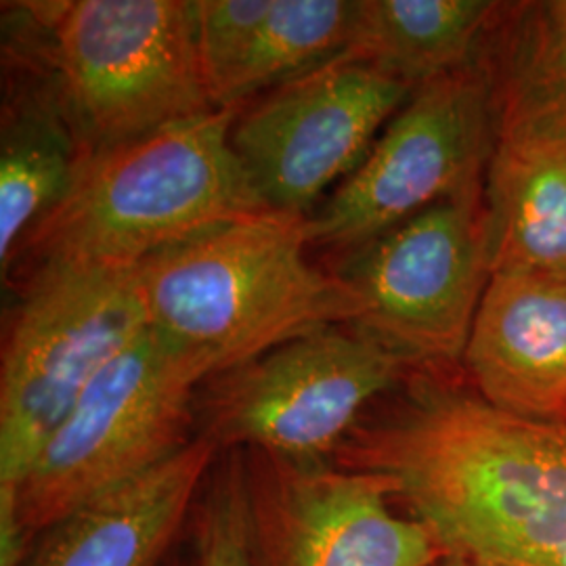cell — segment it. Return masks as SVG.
Here are the masks:
<instances>
[{
  "instance_id": "9a60e30c",
  "label": "cell",
  "mask_w": 566,
  "mask_h": 566,
  "mask_svg": "<svg viewBox=\"0 0 566 566\" xmlns=\"http://www.w3.org/2000/svg\"><path fill=\"white\" fill-rule=\"evenodd\" d=\"M489 269L566 275V147L497 137L486 166Z\"/></svg>"
},
{
  "instance_id": "6da1fadb",
  "label": "cell",
  "mask_w": 566,
  "mask_h": 566,
  "mask_svg": "<svg viewBox=\"0 0 566 566\" xmlns=\"http://www.w3.org/2000/svg\"><path fill=\"white\" fill-rule=\"evenodd\" d=\"M332 464L380 476L451 558L566 566V420L486 403L462 365L409 367Z\"/></svg>"
},
{
  "instance_id": "4fadbf2b",
  "label": "cell",
  "mask_w": 566,
  "mask_h": 566,
  "mask_svg": "<svg viewBox=\"0 0 566 566\" xmlns=\"http://www.w3.org/2000/svg\"><path fill=\"white\" fill-rule=\"evenodd\" d=\"M219 458L203 439L49 526L23 566H164Z\"/></svg>"
},
{
  "instance_id": "9c48e42d",
  "label": "cell",
  "mask_w": 566,
  "mask_h": 566,
  "mask_svg": "<svg viewBox=\"0 0 566 566\" xmlns=\"http://www.w3.org/2000/svg\"><path fill=\"white\" fill-rule=\"evenodd\" d=\"M329 271L353 292V329L407 365H462L491 277L485 189L434 203L334 254Z\"/></svg>"
},
{
  "instance_id": "ba28073f",
  "label": "cell",
  "mask_w": 566,
  "mask_h": 566,
  "mask_svg": "<svg viewBox=\"0 0 566 566\" xmlns=\"http://www.w3.org/2000/svg\"><path fill=\"white\" fill-rule=\"evenodd\" d=\"M495 128L483 61L416 86L361 166L306 217L311 248L334 256L434 203L483 191Z\"/></svg>"
},
{
  "instance_id": "8992f818",
  "label": "cell",
  "mask_w": 566,
  "mask_h": 566,
  "mask_svg": "<svg viewBox=\"0 0 566 566\" xmlns=\"http://www.w3.org/2000/svg\"><path fill=\"white\" fill-rule=\"evenodd\" d=\"M203 380L147 327L84 390L0 512H13L34 546L74 510L170 460L196 441Z\"/></svg>"
},
{
  "instance_id": "ac0fdd59",
  "label": "cell",
  "mask_w": 566,
  "mask_h": 566,
  "mask_svg": "<svg viewBox=\"0 0 566 566\" xmlns=\"http://www.w3.org/2000/svg\"><path fill=\"white\" fill-rule=\"evenodd\" d=\"M355 11L357 0H273L227 88L223 107H240L343 57Z\"/></svg>"
},
{
  "instance_id": "7c38bea8",
  "label": "cell",
  "mask_w": 566,
  "mask_h": 566,
  "mask_svg": "<svg viewBox=\"0 0 566 566\" xmlns=\"http://www.w3.org/2000/svg\"><path fill=\"white\" fill-rule=\"evenodd\" d=\"M462 371L486 403L531 420H566V275L495 271Z\"/></svg>"
},
{
  "instance_id": "8fae6325",
  "label": "cell",
  "mask_w": 566,
  "mask_h": 566,
  "mask_svg": "<svg viewBox=\"0 0 566 566\" xmlns=\"http://www.w3.org/2000/svg\"><path fill=\"white\" fill-rule=\"evenodd\" d=\"M254 566H434L446 549L376 474L243 451Z\"/></svg>"
},
{
  "instance_id": "e0dca14e",
  "label": "cell",
  "mask_w": 566,
  "mask_h": 566,
  "mask_svg": "<svg viewBox=\"0 0 566 566\" xmlns=\"http://www.w3.org/2000/svg\"><path fill=\"white\" fill-rule=\"evenodd\" d=\"M506 2L357 0L346 57L409 86L479 63Z\"/></svg>"
},
{
  "instance_id": "ffe728a7",
  "label": "cell",
  "mask_w": 566,
  "mask_h": 566,
  "mask_svg": "<svg viewBox=\"0 0 566 566\" xmlns=\"http://www.w3.org/2000/svg\"><path fill=\"white\" fill-rule=\"evenodd\" d=\"M273 0H193V32L210 103L224 109L227 88Z\"/></svg>"
},
{
  "instance_id": "7a4b0ae2",
  "label": "cell",
  "mask_w": 566,
  "mask_h": 566,
  "mask_svg": "<svg viewBox=\"0 0 566 566\" xmlns=\"http://www.w3.org/2000/svg\"><path fill=\"white\" fill-rule=\"evenodd\" d=\"M306 214L263 210L137 264L147 327L206 378L325 325H350L353 292L308 259Z\"/></svg>"
},
{
  "instance_id": "2e32d148",
  "label": "cell",
  "mask_w": 566,
  "mask_h": 566,
  "mask_svg": "<svg viewBox=\"0 0 566 566\" xmlns=\"http://www.w3.org/2000/svg\"><path fill=\"white\" fill-rule=\"evenodd\" d=\"M495 139L566 147V0L506 2L483 51Z\"/></svg>"
},
{
  "instance_id": "5b68a950",
  "label": "cell",
  "mask_w": 566,
  "mask_h": 566,
  "mask_svg": "<svg viewBox=\"0 0 566 566\" xmlns=\"http://www.w3.org/2000/svg\"><path fill=\"white\" fill-rule=\"evenodd\" d=\"M7 283L13 301L0 355V504L15 502L84 390L147 329L137 266L44 263Z\"/></svg>"
},
{
  "instance_id": "44dd1931",
  "label": "cell",
  "mask_w": 566,
  "mask_h": 566,
  "mask_svg": "<svg viewBox=\"0 0 566 566\" xmlns=\"http://www.w3.org/2000/svg\"><path fill=\"white\" fill-rule=\"evenodd\" d=\"M434 566H481V565H472V563H465V560H460V558H451V556H446L441 563H437Z\"/></svg>"
},
{
  "instance_id": "30bf717a",
  "label": "cell",
  "mask_w": 566,
  "mask_h": 566,
  "mask_svg": "<svg viewBox=\"0 0 566 566\" xmlns=\"http://www.w3.org/2000/svg\"><path fill=\"white\" fill-rule=\"evenodd\" d=\"M413 86L338 57L256 97L231 126V147L266 210L311 214L348 179Z\"/></svg>"
},
{
  "instance_id": "3957f363",
  "label": "cell",
  "mask_w": 566,
  "mask_h": 566,
  "mask_svg": "<svg viewBox=\"0 0 566 566\" xmlns=\"http://www.w3.org/2000/svg\"><path fill=\"white\" fill-rule=\"evenodd\" d=\"M240 107L86 154L15 252L2 283L44 263L130 269L168 245L266 210L231 147Z\"/></svg>"
},
{
  "instance_id": "5bb4252c",
  "label": "cell",
  "mask_w": 566,
  "mask_h": 566,
  "mask_svg": "<svg viewBox=\"0 0 566 566\" xmlns=\"http://www.w3.org/2000/svg\"><path fill=\"white\" fill-rule=\"evenodd\" d=\"M81 147L57 86L34 51L2 28L0 273L34 224L60 202Z\"/></svg>"
},
{
  "instance_id": "277c9868",
  "label": "cell",
  "mask_w": 566,
  "mask_h": 566,
  "mask_svg": "<svg viewBox=\"0 0 566 566\" xmlns=\"http://www.w3.org/2000/svg\"><path fill=\"white\" fill-rule=\"evenodd\" d=\"M2 28L49 70L81 158L217 109L189 0L11 2Z\"/></svg>"
},
{
  "instance_id": "d6986e66",
  "label": "cell",
  "mask_w": 566,
  "mask_h": 566,
  "mask_svg": "<svg viewBox=\"0 0 566 566\" xmlns=\"http://www.w3.org/2000/svg\"><path fill=\"white\" fill-rule=\"evenodd\" d=\"M191 566H254L243 486V451L219 453L191 516Z\"/></svg>"
},
{
  "instance_id": "7402d4cb",
  "label": "cell",
  "mask_w": 566,
  "mask_h": 566,
  "mask_svg": "<svg viewBox=\"0 0 566 566\" xmlns=\"http://www.w3.org/2000/svg\"><path fill=\"white\" fill-rule=\"evenodd\" d=\"M164 566H185L182 565V563H175V560H172V563H166V565Z\"/></svg>"
},
{
  "instance_id": "52a82bcc",
  "label": "cell",
  "mask_w": 566,
  "mask_h": 566,
  "mask_svg": "<svg viewBox=\"0 0 566 566\" xmlns=\"http://www.w3.org/2000/svg\"><path fill=\"white\" fill-rule=\"evenodd\" d=\"M409 367L350 325H325L206 378L196 395V439L219 453L332 462Z\"/></svg>"
}]
</instances>
